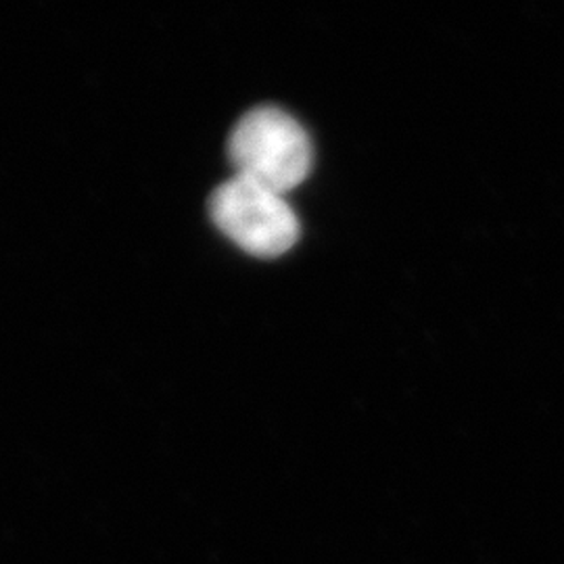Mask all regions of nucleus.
I'll return each mask as SVG.
<instances>
[{"label":"nucleus","instance_id":"1","mask_svg":"<svg viewBox=\"0 0 564 564\" xmlns=\"http://www.w3.org/2000/svg\"><path fill=\"white\" fill-rule=\"evenodd\" d=\"M228 160L235 176L286 195L310 174L314 149L302 123L279 107L245 113L230 132Z\"/></svg>","mask_w":564,"mask_h":564},{"label":"nucleus","instance_id":"2","mask_svg":"<svg viewBox=\"0 0 564 564\" xmlns=\"http://www.w3.org/2000/svg\"><path fill=\"white\" fill-rule=\"evenodd\" d=\"M207 207L224 237L256 258H279L293 249L302 232L284 195L241 176L220 184Z\"/></svg>","mask_w":564,"mask_h":564}]
</instances>
